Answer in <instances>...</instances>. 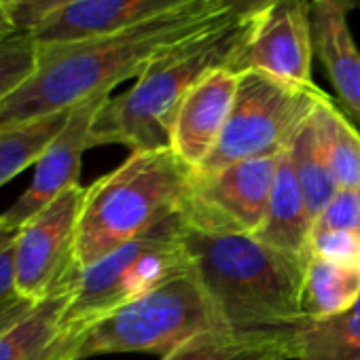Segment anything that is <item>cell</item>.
Instances as JSON below:
<instances>
[{
    "instance_id": "18",
    "label": "cell",
    "mask_w": 360,
    "mask_h": 360,
    "mask_svg": "<svg viewBox=\"0 0 360 360\" xmlns=\"http://www.w3.org/2000/svg\"><path fill=\"white\" fill-rule=\"evenodd\" d=\"M322 155L339 189H360V131L326 96L311 112Z\"/></svg>"
},
{
    "instance_id": "15",
    "label": "cell",
    "mask_w": 360,
    "mask_h": 360,
    "mask_svg": "<svg viewBox=\"0 0 360 360\" xmlns=\"http://www.w3.org/2000/svg\"><path fill=\"white\" fill-rule=\"evenodd\" d=\"M311 225L314 221L309 217L307 202L286 146L278 157V169L269 195L267 214L255 238L278 250L307 259Z\"/></svg>"
},
{
    "instance_id": "4",
    "label": "cell",
    "mask_w": 360,
    "mask_h": 360,
    "mask_svg": "<svg viewBox=\"0 0 360 360\" xmlns=\"http://www.w3.org/2000/svg\"><path fill=\"white\" fill-rule=\"evenodd\" d=\"M193 169L169 146L136 150L85 189L77 227L79 269L178 214Z\"/></svg>"
},
{
    "instance_id": "2",
    "label": "cell",
    "mask_w": 360,
    "mask_h": 360,
    "mask_svg": "<svg viewBox=\"0 0 360 360\" xmlns=\"http://www.w3.org/2000/svg\"><path fill=\"white\" fill-rule=\"evenodd\" d=\"M191 267L225 330L248 339H282L305 322V259L255 236H204L185 229Z\"/></svg>"
},
{
    "instance_id": "27",
    "label": "cell",
    "mask_w": 360,
    "mask_h": 360,
    "mask_svg": "<svg viewBox=\"0 0 360 360\" xmlns=\"http://www.w3.org/2000/svg\"><path fill=\"white\" fill-rule=\"evenodd\" d=\"M77 349H79V335L60 333L45 349H41L28 360H77Z\"/></svg>"
},
{
    "instance_id": "12",
    "label": "cell",
    "mask_w": 360,
    "mask_h": 360,
    "mask_svg": "<svg viewBox=\"0 0 360 360\" xmlns=\"http://www.w3.org/2000/svg\"><path fill=\"white\" fill-rule=\"evenodd\" d=\"M240 75L229 68L208 72L180 104L172 134L169 148L193 172L217 148L221 134L233 108Z\"/></svg>"
},
{
    "instance_id": "30",
    "label": "cell",
    "mask_w": 360,
    "mask_h": 360,
    "mask_svg": "<svg viewBox=\"0 0 360 360\" xmlns=\"http://www.w3.org/2000/svg\"><path fill=\"white\" fill-rule=\"evenodd\" d=\"M282 345H284V341L282 343H269V345L252 347V349L236 356L233 360H286Z\"/></svg>"
},
{
    "instance_id": "29",
    "label": "cell",
    "mask_w": 360,
    "mask_h": 360,
    "mask_svg": "<svg viewBox=\"0 0 360 360\" xmlns=\"http://www.w3.org/2000/svg\"><path fill=\"white\" fill-rule=\"evenodd\" d=\"M15 297V274H13V246L0 252V303Z\"/></svg>"
},
{
    "instance_id": "17",
    "label": "cell",
    "mask_w": 360,
    "mask_h": 360,
    "mask_svg": "<svg viewBox=\"0 0 360 360\" xmlns=\"http://www.w3.org/2000/svg\"><path fill=\"white\" fill-rule=\"evenodd\" d=\"M360 297V267L307 255L301 286V311L307 322L347 311Z\"/></svg>"
},
{
    "instance_id": "14",
    "label": "cell",
    "mask_w": 360,
    "mask_h": 360,
    "mask_svg": "<svg viewBox=\"0 0 360 360\" xmlns=\"http://www.w3.org/2000/svg\"><path fill=\"white\" fill-rule=\"evenodd\" d=\"M343 0H311L314 51L337 91L343 108L360 125V49L356 47Z\"/></svg>"
},
{
    "instance_id": "21",
    "label": "cell",
    "mask_w": 360,
    "mask_h": 360,
    "mask_svg": "<svg viewBox=\"0 0 360 360\" xmlns=\"http://www.w3.org/2000/svg\"><path fill=\"white\" fill-rule=\"evenodd\" d=\"M68 112L0 129V187L39 161L43 150L64 127Z\"/></svg>"
},
{
    "instance_id": "7",
    "label": "cell",
    "mask_w": 360,
    "mask_h": 360,
    "mask_svg": "<svg viewBox=\"0 0 360 360\" xmlns=\"http://www.w3.org/2000/svg\"><path fill=\"white\" fill-rule=\"evenodd\" d=\"M326 96L318 85H295L255 70L240 72L221 140L195 174H212L240 161L280 155Z\"/></svg>"
},
{
    "instance_id": "23",
    "label": "cell",
    "mask_w": 360,
    "mask_h": 360,
    "mask_svg": "<svg viewBox=\"0 0 360 360\" xmlns=\"http://www.w3.org/2000/svg\"><path fill=\"white\" fill-rule=\"evenodd\" d=\"M34 64L37 43L30 34H0V102L32 75Z\"/></svg>"
},
{
    "instance_id": "16",
    "label": "cell",
    "mask_w": 360,
    "mask_h": 360,
    "mask_svg": "<svg viewBox=\"0 0 360 360\" xmlns=\"http://www.w3.org/2000/svg\"><path fill=\"white\" fill-rule=\"evenodd\" d=\"M282 347L286 360H360V297L339 316L288 330Z\"/></svg>"
},
{
    "instance_id": "31",
    "label": "cell",
    "mask_w": 360,
    "mask_h": 360,
    "mask_svg": "<svg viewBox=\"0 0 360 360\" xmlns=\"http://www.w3.org/2000/svg\"><path fill=\"white\" fill-rule=\"evenodd\" d=\"M18 231H20V229H13L11 225H7V223L3 221V217H0V252L9 250V248L15 244Z\"/></svg>"
},
{
    "instance_id": "5",
    "label": "cell",
    "mask_w": 360,
    "mask_h": 360,
    "mask_svg": "<svg viewBox=\"0 0 360 360\" xmlns=\"http://www.w3.org/2000/svg\"><path fill=\"white\" fill-rule=\"evenodd\" d=\"M191 271L185 225L172 217L83 267L62 316V333L81 335L98 320Z\"/></svg>"
},
{
    "instance_id": "36",
    "label": "cell",
    "mask_w": 360,
    "mask_h": 360,
    "mask_svg": "<svg viewBox=\"0 0 360 360\" xmlns=\"http://www.w3.org/2000/svg\"><path fill=\"white\" fill-rule=\"evenodd\" d=\"M3 34H5V32H3Z\"/></svg>"
},
{
    "instance_id": "34",
    "label": "cell",
    "mask_w": 360,
    "mask_h": 360,
    "mask_svg": "<svg viewBox=\"0 0 360 360\" xmlns=\"http://www.w3.org/2000/svg\"><path fill=\"white\" fill-rule=\"evenodd\" d=\"M343 3H347L352 11H360V0H343Z\"/></svg>"
},
{
    "instance_id": "1",
    "label": "cell",
    "mask_w": 360,
    "mask_h": 360,
    "mask_svg": "<svg viewBox=\"0 0 360 360\" xmlns=\"http://www.w3.org/2000/svg\"><path fill=\"white\" fill-rule=\"evenodd\" d=\"M236 15L231 0H193L106 37L37 45L32 75L0 102V129L110 96L123 81L138 79L157 58Z\"/></svg>"
},
{
    "instance_id": "26",
    "label": "cell",
    "mask_w": 360,
    "mask_h": 360,
    "mask_svg": "<svg viewBox=\"0 0 360 360\" xmlns=\"http://www.w3.org/2000/svg\"><path fill=\"white\" fill-rule=\"evenodd\" d=\"M309 255L360 267V236L358 231H335L314 236L309 238Z\"/></svg>"
},
{
    "instance_id": "11",
    "label": "cell",
    "mask_w": 360,
    "mask_h": 360,
    "mask_svg": "<svg viewBox=\"0 0 360 360\" xmlns=\"http://www.w3.org/2000/svg\"><path fill=\"white\" fill-rule=\"evenodd\" d=\"M110 96L91 98L68 112L64 127L43 150L34 163V176L30 187L18 198V202L5 210L3 221L13 229L24 227L34 214L45 210L56 198L68 189L81 187V161L83 153L91 148V127L98 110Z\"/></svg>"
},
{
    "instance_id": "3",
    "label": "cell",
    "mask_w": 360,
    "mask_h": 360,
    "mask_svg": "<svg viewBox=\"0 0 360 360\" xmlns=\"http://www.w3.org/2000/svg\"><path fill=\"white\" fill-rule=\"evenodd\" d=\"M248 32V15H236L157 58L121 96L96 115L91 146L121 144L136 150L169 146L174 117L187 94L212 70L229 68Z\"/></svg>"
},
{
    "instance_id": "28",
    "label": "cell",
    "mask_w": 360,
    "mask_h": 360,
    "mask_svg": "<svg viewBox=\"0 0 360 360\" xmlns=\"http://www.w3.org/2000/svg\"><path fill=\"white\" fill-rule=\"evenodd\" d=\"M37 303H30L26 299H22L20 295L7 299L5 303H0V333H5L7 328L15 326L20 320H24Z\"/></svg>"
},
{
    "instance_id": "25",
    "label": "cell",
    "mask_w": 360,
    "mask_h": 360,
    "mask_svg": "<svg viewBox=\"0 0 360 360\" xmlns=\"http://www.w3.org/2000/svg\"><path fill=\"white\" fill-rule=\"evenodd\" d=\"M360 229V189H339L326 208L316 217L311 236Z\"/></svg>"
},
{
    "instance_id": "13",
    "label": "cell",
    "mask_w": 360,
    "mask_h": 360,
    "mask_svg": "<svg viewBox=\"0 0 360 360\" xmlns=\"http://www.w3.org/2000/svg\"><path fill=\"white\" fill-rule=\"evenodd\" d=\"M187 3L193 0H79L39 26L30 37L37 45L106 37Z\"/></svg>"
},
{
    "instance_id": "10",
    "label": "cell",
    "mask_w": 360,
    "mask_h": 360,
    "mask_svg": "<svg viewBox=\"0 0 360 360\" xmlns=\"http://www.w3.org/2000/svg\"><path fill=\"white\" fill-rule=\"evenodd\" d=\"M311 0H269L248 15V32L229 70L263 72L295 85H316Z\"/></svg>"
},
{
    "instance_id": "32",
    "label": "cell",
    "mask_w": 360,
    "mask_h": 360,
    "mask_svg": "<svg viewBox=\"0 0 360 360\" xmlns=\"http://www.w3.org/2000/svg\"><path fill=\"white\" fill-rule=\"evenodd\" d=\"M231 3H233V9L238 15H250L257 9H261L263 5H267L269 0H231Z\"/></svg>"
},
{
    "instance_id": "19",
    "label": "cell",
    "mask_w": 360,
    "mask_h": 360,
    "mask_svg": "<svg viewBox=\"0 0 360 360\" xmlns=\"http://www.w3.org/2000/svg\"><path fill=\"white\" fill-rule=\"evenodd\" d=\"M288 153L295 165V174L299 178L301 191L307 202L309 217L311 221H316V217L326 208V204L339 191V185L322 155L311 115L288 142Z\"/></svg>"
},
{
    "instance_id": "6",
    "label": "cell",
    "mask_w": 360,
    "mask_h": 360,
    "mask_svg": "<svg viewBox=\"0 0 360 360\" xmlns=\"http://www.w3.org/2000/svg\"><path fill=\"white\" fill-rule=\"evenodd\" d=\"M210 330L225 328L191 267V271L165 282L83 330L79 335L77 360L123 352L167 356Z\"/></svg>"
},
{
    "instance_id": "8",
    "label": "cell",
    "mask_w": 360,
    "mask_h": 360,
    "mask_svg": "<svg viewBox=\"0 0 360 360\" xmlns=\"http://www.w3.org/2000/svg\"><path fill=\"white\" fill-rule=\"evenodd\" d=\"M278 157L248 159L212 174H195L178 210L185 229L204 236H257L261 229Z\"/></svg>"
},
{
    "instance_id": "20",
    "label": "cell",
    "mask_w": 360,
    "mask_h": 360,
    "mask_svg": "<svg viewBox=\"0 0 360 360\" xmlns=\"http://www.w3.org/2000/svg\"><path fill=\"white\" fill-rule=\"evenodd\" d=\"M68 301L70 292L41 301L24 320L0 333V360H28L45 349L62 333Z\"/></svg>"
},
{
    "instance_id": "24",
    "label": "cell",
    "mask_w": 360,
    "mask_h": 360,
    "mask_svg": "<svg viewBox=\"0 0 360 360\" xmlns=\"http://www.w3.org/2000/svg\"><path fill=\"white\" fill-rule=\"evenodd\" d=\"M75 3L79 0H0V11L11 32L32 34L39 26Z\"/></svg>"
},
{
    "instance_id": "35",
    "label": "cell",
    "mask_w": 360,
    "mask_h": 360,
    "mask_svg": "<svg viewBox=\"0 0 360 360\" xmlns=\"http://www.w3.org/2000/svg\"><path fill=\"white\" fill-rule=\"evenodd\" d=\"M358 236H360V229H358Z\"/></svg>"
},
{
    "instance_id": "33",
    "label": "cell",
    "mask_w": 360,
    "mask_h": 360,
    "mask_svg": "<svg viewBox=\"0 0 360 360\" xmlns=\"http://www.w3.org/2000/svg\"><path fill=\"white\" fill-rule=\"evenodd\" d=\"M3 32H11V30H9V24H7L3 11H0V34H3Z\"/></svg>"
},
{
    "instance_id": "22",
    "label": "cell",
    "mask_w": 360,
    "mask_h": 360,
    "mask_svg": "<svg viewBox=\"0 0 360 360\" xmlns=\"http://www.w3.org/2000/svg\"><path fill=\"white\" fill-rule=\"evenodd\" d=\"M282 341L284 337L269 341V339H248V337H240L227 330H210V333L193 337L191 341L176 347L167 356H161V360H233L236 356L252 347L282 343Z\"/></svg>"
},
{
    "instance_id": "9",
    "label": "cell",
    "mask_w": 360,
    "mask_h": 360,
    "mask_svg": "<svg viewBox=\"0 0 360 360\" xmlns=\"http://www.w3.org/2000/svg\"><path fill=\"white\" fill-rule=\"evenodd\" d=\"M85 187H75L56 198L45 210L20 227L13 244L15 295L41 303L72 292L79 276L77 227Z\"/></svg>"
}]
</instances>
